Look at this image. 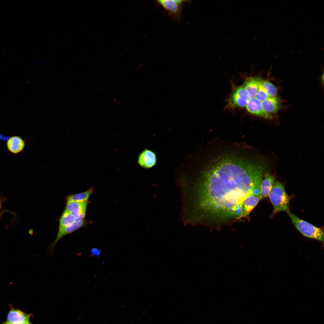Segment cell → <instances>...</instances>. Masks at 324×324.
<instances>
[{
  "label": "cell",
  "mask_w": 324,
  "mask_h": 324,
  "mask_svg": "<svg viewBox=\"0 0 324 324\" xmlns=\"http://www.w3.org/2000/svg\"><path fill=\"white\" fill-rule=\"evenodd\" d=\"M205 163L193 165L179 181L184 223L219 226L248 216L261 199L262 167L230 153Z\"/></svg>",
  "instance_id": "cell-1"
},
{
  "label": "cell",
  "mask_w": 324,
  "mask_h": 324,
  "mask_svg": "<svg viewBox=\"0 0 324 324\" xmlns=\"http://www.w3.org/2000/svg\"><path fill=\"white\" fill-rule=\"evenodd\" d=\"M268 196L273 207V213L289 210L290 197L281 183L275 182Z\"/></svg>",
  "instance_id": "cell-2"
},
{
  "label": "cell",
  "mask_w": 324,
  "mask_h": 324,
  "mask_svg": "<svg viewBox=\"0 0 324 324\" xmlns=\"http://www.w3.org/2000/svg\"><path fill=\"white\" fill-rule=\"evenodd\" d=\"M286 212L296 228L303 235L323 242L324 232L321 228L299 218L289 210Z\"/></svg>",
  "instance_id": "cell-3"
},
{
  "label": "cell",
  "mask_w": 324,
  "mask_h": 324,
  "mask_svg": "<svg viewBox=\"0 0 324 324\" xmlns=\"http://www.w3.org/2000/svg\"><path fill=\"white\" fill-rule=\"evenodd\" d=\"M156 3L161 6L168 13L170 16L174 20L178 22L181 19L183 5L190 3L191 1L183 0H158Z\"/></svg>",
  "instance_id": "cell-4"
},
{
  "label": "cell",
  "mask_w": 324,
  "mask_h": 324,
  "mask_svg": "<svg viewBox=\"0 0 324 324\" xmlns=\"http://www.w3.org/2000/svg\"><path fill=\"white\" fill-rule=\"evenodd\" d=\"M86 223L84 218L77 220L68 226L58 228V233L55 241L47 248L48 255L52 256L55 250L57 243L62 238L65 236L72 233L79 229L84 226Z\"/></svg>",
  "instance_id": "cell-5"
},
{
  "label": "cell",
  "mask_w": 324,
  "mask_h": 324,
  "mask_svg": "<svg viewBox=\"0 0 324 324\" xmlns=\"http://www.w3.org/2000/svg\"><path fill=\"white\" fill-rule=\"evenodd\" d=\"M250 98L244 87L235 88L230 98L229 105L232 107L243 108L246 106Z\"/></svg>",
  "instance_id": "cell-6"
},
{
  "label": "cell",
  "mask_w": 324,
  "mask_h": 324,
  "mask_svg": "<svg viewBox=\"0 0 324 324\" xmlns=\"http://www.w3.org/2000/svg\"><path fill=\"white\" fill-rule=\"evenodd\" d=\"M262 104L263 110L269 119L278 112L281 105L280 100L277 96L269 97L262 102Z\"/></svg>",
  "instance_id": "cell-7"
},
{
  "label": "cell",
  "mask_w": 324,
  "mask_h": 324,
  "mask_svg": "<svg viewBox=\"0 0 324 324\" xmlns=\"http://www.w3.org/2000/svg\"><path fill=\"white\" fill-rule=\"evenodd\" d=\"M31 315L12 308L8 314L6 321L14 324L22 323L29 321Z\"/></svg>",
  "instance_id": "cell-8"
},
{
  "label": "cell",
  "mask_w": 324,
  "mask_h": 324,
  "mask_svg": "<svg viewBox=\"0 0 324 324\" xmlns=\"http://www.w3.org/2000/svg\"><path fill=\"white\" fill-rule=\"evenodd\" d=\"M87 204L88 201L67 203L64 210L82 219L85 216Z\"/></svg>",
  "instance_id": "cell-9"
},
{
  "label": "cell",
  "mask_w": 324,
  "mask_h": 324,
  "mask_svg": "<svg viewBox=\"0 0 324 324\" xmlns=\"http://www.w3.org/2000/svg\"><path fill=\"white\" fill-rule=\"evenodd\" d=\"M157 158L155 154L152 151L146 149L142 151L139 155L138 163L139 165L143 168H151L155 165L156 163Z\"/></svg>",
  "instance_id": "cell-10"
},
{
  "label": "cell",
  "mask_w": 324,
  "mask_h": 324,
  "mask_svg": "<svg viewBox=\"0 0 324 324\" xmlns=\"http://www.w3.org/2000/svg\"><path fill=\"white\" fill-rule=\"evenodd\" d=\"M262 80L260 77H250L245 81L243 86L250 98L255 97Z\"/></svg>",
  "instance_id": "cell-11"
},
{
  "label": "cell",
  "mask_w": 324,
  "mask_h": 324,
  "mask_svg": "<svg viewBox=\"0 0 324 324\" xmlns=\"http://www.w3.org/2000/svg\"><path fill=\"white\" fill-rule=\"evenodd\" d=\"M247 110L250 113L257 116L268 118L264 111L262 102L256 97L250 98L246 105Z\"/></svg>",
  "instance_id": "cell-12"
},
{
  "label": "cell",
  "mask_w": 324,
  "mask_h": 324,
  "mask_svg": "<svg viewBox=\"0 0 324 324\" xmlns=\"http://www.w3.org/2000/svg\"><path fill=\"white\" fill-rule=\"evenodd\" d=\"M275 182L274 177L268 173H266L262 179L261 185V197L262 199L268 196Z\"/></svg>",
  "instance_id": "cell-13"
},
{
  "label": "cell",
  "mask_w": 324,
  "mask_h": 324,
  "mask_svg": "<svg viewBox=\"0 0 324 324\" xmlns=\"http://www.w3.org/2000/svg\"><path fill=\"white\" fill-rule=\"evenodd\" d=\"M7 146L8 149L10 151L16 154L22 150L24 147L25 143L20 137L14 136L10 137L8 140Z\"/></svg>",
  "instance_id": "cell-14"
},
{
  "label": "cell",
  "mask_w": 324,
  "mask_h": 324,
  "mask_svg": "<svg viewBox=\"0 0 324 324\" xmlns=\"http://www.w3.org/2000/svg\"><path fill=\"white\" fill-rule=\"evenodd\" d=\"M79 220L78 217L64 210L60 219L58 228L70 225Z\"/></svg>",
  "instance_id": "cell-15"
},
{
  "label": "cell",
  "mask_w": 324,
  "mask_h": 324,
  "mask_svg": "<svg viewBox=\"0 0 324 324\" xmlns=\"http://www.w3.org/2000/svg\"><path fill=\"white\" fill-rule=\"evenodd\" d=\"M93 191L92 188L87 191L79 194L69 195L67 197V203L72 202H84L88 201Z\"/></svg>",
  "instance_id": "cell-16"
},
{
  "label": "cell",
  "mask_w": 324,
  "mask_h": 324,
  "mask_svg": "<svg viewBox=\"0 0 324 324\" xmlns=\"http://www.w3.org/2000/svg\"><path fill=\"white\" fill-rule=\"evenodd\" d=\"M261 85L269 97H277V89L276 86L272 83L267 80H262Z\"/></svg>",
  "instance_id": "cell-17"
},
{
  "label": "cell",
  "mask_w": 324,
  "mask_h": 324,
  "mask_svg": "<svg viewBox=\"0 0 324 324\" xmlns=\"http://www.w3.org/2000/svg\"><path fill=\"white\" fill-rule=\"evenodd\" d=\"M255 97L262 102L269 97L262 88L261 83L258 91Z\"/></svg>",
  "instance_id": "cell-18"
},
{
  "label": "cell",
  "mask_w": 324,
  "mask_h": 324,
  "mask_svg": "<svg viewBox=\"0 0 324 324\" xmlns=\"http://www.w3.org/2000/svg\"><path fill=\"white\" fill-rule=\"evenodd\" d=\"M101 250L99 248H94L90 251V254L94 257H98L100 255Z\"/></svg>",
  "instance_id": "cell-19"
},
{
  "label": "cell",
  "mask_w": 324,
  "mask_h": 324,
  "mask_svg": "<svg viewBox=\"0 0 324 324\" xmlns=\"http://www.w3.org/2000/svg\"><path fill=\"white\" fill-rule=\"evenodd\" d=\"M1 324H14V323H10L8 322H7V321H6V322H3L2 323H1ZM33 324L32 323H31V322H30L29 321L27 322H24V323H20V324Z\"/></svg>",
  "instance_id": "cell-20"
},
{
  "label": "cell",
  "mask_w": 324,
  "mask_h": 324,
  "mask_svg": "<svg viewBox=\"0 0 324 324\" xmlns=\"http://www.w3.org/2000/svg\"><path fill=\"white\" fill-rule=\"evenodd\" d=\"M9 138V137L6 136L4 135L0 134V139L4 140H8Z\"/></svg>",
  "instance_id": "cell-21"
},
{
  "label": "cell",
  "mask_w": 324,
  "mask_h": 324,
  "mask_svg": "<svg viewBox=\"0 0 324 324\" xmlns=\"http://www.w3.org/2000/svg\"><path fill=\"white\" fill-rule=\"evenodd\" d=\"M1 204L0 202V208H1Z\"/></svg>",
  "instance_id": "cell-22"
}]
</instances>
